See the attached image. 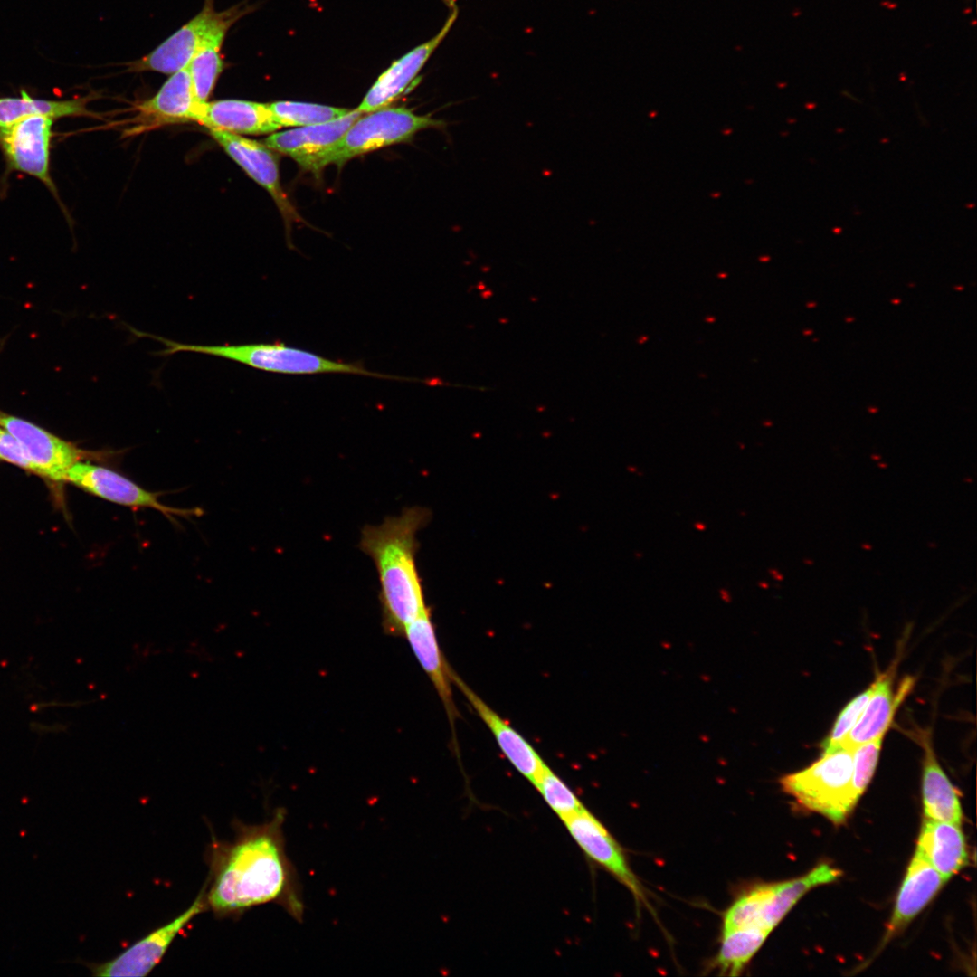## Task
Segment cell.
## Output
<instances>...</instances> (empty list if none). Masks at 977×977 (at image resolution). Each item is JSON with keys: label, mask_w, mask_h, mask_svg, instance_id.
I'll return each instance as SVG.
<instances>
[{"label": "cell", "mask_w": 977, "mask_h": 977, "mask_svg": "<svg viewBox=\"0 0 977 977\" xmlns=\"http://www.w3.org/2000/svg\"><path fill=\"white\" fill-rule=\"evenodd\" d=\"M285 818L286 811L280 809L262 824L237 821L232 841L213 840L207 853L205 897L216 916L239 915L253 906L275 903L302 921L299 882L286 853Z\"/></svg>", "instance_id": "cell-1"}, {"label": "cell", "mask_w": 977, "mask_h": 977, "mask_svg": "<svg viewBox=\"0 0 977 977\" xmlns=\"http://www.w3.org/2000/svg\"><path fill=\"white\" fill-rule=\"evenodd\" d=\"M429 516L424 507H405L399 516L366 525L361 532L359 548L378 574L383 629L394 637H403L406 627L429 612L415 561L416 533Z\"/></svg>", "instance_id": "cell-2"}, {"label": "cell", "mask_w": 977, "mask_h": 977, "mask_svg": "<svg viewBox=\"0 0 977 977\" xmlns=\"http://www.w3.org/2000/svg\"><path fill=\"white\" fill-rule=\"evenodd\" d=\"M135 335L149 337L160 341L166 348L161 355H172L177 352H195L231 359L262 371L289 374H352L382 379L410 380L409 378L383 375L367 370L360 363L335 361L316 353L287 346L281 342L271 344H243L205 346L174 342L172 340L139 332L133 329Z\"/></svg>", "instance_id": "cell-3"}, {"label": "cell", "mask_w": 977, "mask_h": 977, "mask_svg": "<svg viewBox=\"0 0 977 977\" xmlns=\"http://www.w3.org/2000/svg\"><path fill=\"white\" fill-rule=\"evenodd\" d=\"M852 765L853 750L839 748L822 754L807 768L783 776L780 783L804 809L839 824L856 805L851 796Z\"/></svg>", "instance_id": "cell-4"}, {"label": "cell", "mask_w": 977, "mask_h": 977, "mask_svg": "<svg viewBox=\"0 0 977 977\" xmlns=\"http://www.w3.org/2000/svg\"><path fill=\"white\" fill-rule=\"evenodd\" d=\"M445 122L419 116L405 108H382L360 117L321 162L343 165L347 160L395 143L407 141L420 130L442 128Z\"/></svg>", "instance_id": "cell-5"}, {"label": "cell", "mask_w": 977, "mask_h": 977, "mask_svg": "<svg viewBox=\"0 0 977 977\" xmlns=\"http://www.w3.org/2000/svg\"><path fill=\"white\" fill-rule=\"evenodd\" d=\"M53 124V119L31 117L0 127V151L5 161V179L14 171L38 179L64 211L51 175Z\"/></svg>", "instance_id": "cell-6"}, {"label": "cell", "mask_w": 977, "mask_h": 977, "mask_svg": "<svg viewBox=\"0 0 977 977\" xmlns=\"http://www.w3.org/2000/svg\"><path fill=\"white\" fill-rule=\"evenodd\" d=\"M208 910L205 884L191 906L167 924L157 927L115 958L103 963L78 960L96 977H143L162 960L171 944L193 918Z\"/></svg>", "instance_id": "cell-7"}, {"label": "cell", "mask_w": 977, "mask_h": 977, "mask_svg": "<svg viewBox=\"0 0 977 977\" xmlns=\"http://www.w3.org/2000/svg\"><path fill=\"white\" fill-rule=\"evenodd\" d=\"M583 853L624 885L637 903L647 904L645 891L628 864L624 852L605 826L586 808L563 820Z\"/></svg>", "instance_id": "cell-8"}, {"label": "cell", "mask_w": 977, "mask_h": 977, "mask_svg": "<svg viewBox=\"0 0 977 977\" xmlns=\"http://www.w3.org/2000/svg\"><path fill=\"white\" fill-rule=\"evenodd\" d=\"M0 426L22 445L34 473L56 482L66 481L71 467L89 455L88 451L30 422L1 412Z\"/></svg>", "instance_id": "cell-9"}, {"label": "cell", "mask_w": 977, "mask_h": 977, "mask_svg": "<svg viewBox=\"0 0 977 977\" xmlns=\"http://www.w3.org/2000/svg\"><path fill=\"white\" fill-rule=\"evenodd\" d=\"M66 481L108 501L134 508H152L168 517L196 513L166 506L158 500L159 493L146 490L117 471L90 462L74 463L67 472Z\"/></svg>", "instance_id": "cell-10"}, {"label": "cell", "mask_w": 977, "mask_h": 977, "mask_svg": "<svg viewBox=\"0 0 977 977\" xmlns=\"http://www.w3.org/2000/svg\"><path fill=\"white\" fill-rule=\"evenodd\" d=\"M357 109L336 120L274 132L264 145L294 159L302 168L319 172L321 162L348 128L362 116Z\"/></svg>", "instance_id": "cell-11"}, {"label": "cell", "mask_w": 977, "mask_h": 977, "mask_svg": "<svg viewBox=\"0 0 977 977\" xmlns=\"http://www.w3.org/2000/svg\"><path fill=\"white\" fill-rule=\"evenodd\" d=\"M450 7L448 18L440 32L431 40L413 48L384 71L370 88L357 109L369 113L389 105L412 83L429 57L451 30L459 8L453 0H445Z\"/></svg>", "instance_id": "cell-12"}, {"label": "cell", "mask_w": 977, "mask_h": 977, "mask_svg": "<svg viewBox=\"0 0 977 977\" xmlns=\"http://www.w3.org/2000/svg\"><path fill=\"white\" fill-rule=\"evenodd\" d=\"M214 0H204L202 10L147 55L127 63L131 72L173 74L189 64L216 17Z\"/></svg>", "instance_id": "cell-13"}, {"label": "cell", "mask_w": 977, "mask_h": 977, "mask_svg": "<svg viewBox=\"0 0 977 977\" xmlns=\"http://www.w3.org/2000/svg\"><path fill=\"white\" fill-rule=\"evenodd\" d=\"M896 664L877 676L873 682L872 694L858 721L840 743L839 748L853 750L872 740L884 737L904 698L914 686V678H904L895 690Z\"/></svg>", "instance_id": "cell-14"}, {"label": "cell", "mask_w": 977, "mask_h": 977, "mask_svg": "<svg viewBox=\"0 0 977 977\" xmlns=\"http://www.w3.org/2000/svg\"><path fill=\"white\" fill-rule=\"evenodd\" d=\"M225 152L255 182L272 196L286 223L296 220L297 213L280 184L278 157L264 144L237 134L209 129Z\"/></svg>", "instance_id": "cell-15"}, {"label": "cell", "mask_w": 977, "mask_h": 977, "mask_svg": "<svg viewBox=\"0 0 977 977\" xmlns=\"http://www.w3.org/2000/svg\"><path fill=\"white\" fill-rule=\"evenodd\" d=\"M452 683L491 731L509 763L532 784L546 766L533 746L451 670Z\"/></svg>", "instance_id": "cell-16"}, {"label": "cell", "mask_w": 977, "mask_h": 977, "mask_svg": "<svg viewBox=\"0 0 977 977\" xmlns=\"http://www.w3.org/2000/svg\"><path fill=\"white\" fill-rule=\"evenodd\" d=\"M250 9L251 6L240 4L218 12L187 65L194 94L199 104L208 102L224 68L221 48L229 28Z\"/></svg>", "instance_id": "cell-17"}, {"label": "cell", "mask_w": 977, "mask_h": 977, "mask_svg": "<svg viewBox=\"0 0 977 977\" xmlns=\"http://www.w3.org/2000/svg\"><path fill=\"white\" fill-rule=\"evenodd\" d=\"M406 638L413 654L433 684L448 716L452 733L460 716L453 700L451 670L440 649L430 612L413 621L405 629Z\"/></svg>", "instance_id": "cell-18"}, {"label": "cell", "mask_w": 977, "mask_h": 977, "mask_svg": "<svg viewBox=\"0 0 977 977\" xmlns=\"http://www.w3.org/2000/svg\"><path fill=\"white\" fill-rule=\"evenodd\" d=\"M204 104L197 102L185 67L171 74L154 97L138 105V119L150 126L198 121Z\"/></svg>", "instance_id": "cell-19"}, {"label": "cell", "mask_w": 977, "mask_h": 977, "mask_svg": "<svg viewBox=\"0 0 977 977\" xmlns=\"http://www.w3.org/2000/svg\"><path fill=\"white\" fill-rule=\"evenodd\" d=\"M944 882V877L915 851L899 889L883 944L902 931L932 900Z\"/></svg>", "instance_id": "cell-20"}, {"label": "cell", "mask_w": 977, "mask_h": 977, "mask_svg": "<svg viewBox=\"0 0 977 977\" xmlns=\"http://www.w3.org/2000/svg\"><path fill=\"white\" fill-rule=\"evenodd\" d=\"M198 122L209 129L237 135H262L280 128L269 104L242 100L206 102Z\"/></svg>", "instance_id": "cell-21"}, {"label": "cell", "mask_w": 977, "mask_h": 977, "mask_svg": "<svg viewBox=\"0 0 977 977\" xmlns=\"http://www.w3.org/2000/svg\"><path fill=\"white\" fill-rule=\"evenodd\" d=\"M840 871L828 864H820L808 874L774 884L759 887L760 925L771 932L809 890L819 885L836 880Z\"/></svg>", "instance_id": "cell-22"}, {"label": "cell", "mask_w": 977, "mask_h": 977, "mask_svg": "<svg viewBox=\"0 0 977 977\" xmlns=\"http://www.w3.org/2000/svg\"><path fill=\"white\" fill-rule=\"evenodd\" d=\"M961 824L925 819L916 851L947 881L968 862Z\"/></svg>", "instance_id": "cell-23"}, {"label": "cell", "mask_w": 977, "mask_h": 977, "mask_svg": "<svg viewBox=\"0 0 977 977\" xmlns=\"http://www.w3.org/2000/svg\"><path fill=\"white\" fill-rule=\"evenodd\" d=\"M924 749L922 795L927 819L961 824L962 807L957 790L940 766L930 734L918 735Z\"/></svg>", "instance_id": "cell-24"}, {"label": "cell", "mask_w": 977, "mask_h": 977, "mask_svg": "<svg viewBox=\"0 0 977 977\" xmlns=\"http://www.w3.org/2000/svg\"><path fill=\"white\" fill-rule=\"evenodd\" d=\"M93 94L71 100H45L30 96L21 90L18 97H0V127H8L31 117L62 119L68 117H95L88 109Z\"/></svg>", "instance_id": "cell-25"}, {"label": "cell", "mask_w": 977, "mask_h": 977, "mask_svg": "<svg viewBox=\"0 0 977 977\" xmlns=\"http://www.w3.org/2000/svg\"><path fill=\"white\" fill-rule=\"evenodd\" d=\"M770 932L760 927L723 930L716 963L722 973L739 974L764 943Z\"/></svg>", "instance_id": "cell-26"}, {"label": "cell", "mask_w": 977, "mask_h": 977, "mask_svg": "<svg viewBox=\"0 0 977 977\" xmlns=\"http://www.w3.org/2000/svg\"><path fill=\"white\" fill-rule=\"evenodd\" d=\"M269 106L280 128L327 123L342 118L350 111L342 108L288 100L275 101Z\"/></svg>", "instance_id": "cell-27"}, {"label": "cell", "mask_w": 977, "mask_h": 977, "mask_svg": "<svg viewBox=\"0 0 977 977\" xmlns=\"http://www.w3.org/2000/svg\"><path fill=\"white\" fill-rule=\"evenodd\" d=\"M533 785L562 820L585 808L574 792L547 764Z\"/></svg>", "instance_id": "cell-28"}, {"label": "cell", "mask_w": 977, "mask_h": 977, "mask_svg": "<svg viewBox=\"0 0 977 977\" xmlns=\"http://www.w3.org/2000/svg\"><path fill=\"white\" fill-rule=\"evenodd\" d=\"M883 738L872 740L853 749L851 796L855 803L867 789L875 773Z\"/></svg>", "instance_id": "cell-29"}, {"label": "cell", "mask_w": 977, "mask_h": 977, "mask_svg": "<svg viewBox=\"0 0 977 977\" xmlns=\"http://www.w3.org/2000/svg\"><path fill=\"white\" fill-rule=\"evenodd\" d=\"M873 688L874 684L872 683L866 690L850 700L841 710L830 735L821 745L823 754L831 753L839 749L840 743L849 733L861 715L872 694Z\"/></svg>", "instance_id": "cell-30"}, {"label": "cell", "mask_w": 977, "mask_h": 977, "mask_svg": "<svg viewBox=\"0 0 977 977\" xmlns=\"http://www.w3.org/2000/svg\"><path fill=\"white\" fill-rule=\"evenodd\" d=\"M0 460L34 472V468L19 441L0 427Z\"/></svg>", "instance_id": "cell-31"}]
</instances>
